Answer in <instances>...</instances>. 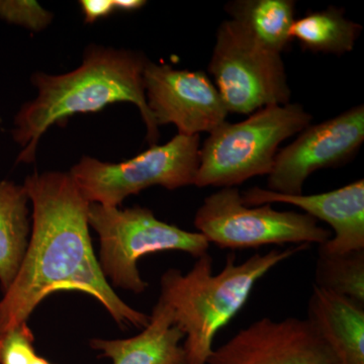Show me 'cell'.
<instances>
[{
	"mask_svg": "<svg viewBox=\"0 0 364 364\" xmlns=\"http://www.w3.org/2000/svg\"><path fill=\"white\" fill-rule=\"evenodd\" d=\"M33 230L18 274L0 301V334L26 322L50 294L80 291L105 306L122 328H144L150 316L117 296L100 269L90 236V203L70 174L44 172L23 183Z\"/></svg>",
	"mask_w": 364,
	"mask_h": 364,
	"instance_id": "1",
	"label": "cell"
},
{
	"mask_svg": "<svg viewBox=\"0 0 364 364\" xmlns=\"http://www.w3.org/2000/svg\"><path fill=\"white\" fill-rule=\"evenodd\" d=\"M148 60L141 53L91 46L75 70L61 75L38 72L35 100L26 102L14 119L13 136L23 148L18 162L35 161L41 138L53 124H66L76 114L102 111L117 102H130L140 112L147 141L156 145L159 127L148 107L144 69Z\"/></svg>",
	"mask_w": 364,
	"mask_h": 364,
	"instance_id": "2",
	"label": "cell"
},
{
	"mask_svg": "<svg viewBox=\"0 0 364 364\" xmlns=\"http://www.w3.org/2000/svg\"><path fill=\"white\" fill-rule=\"evenodd\" d=\"M310 245L272 249L236 264L229 254L224 268L214 274L210 254L200 256L186 274L178 269L163 273L160 301L168 306L174 324L183 332L186 364H207L218 332L240 312L253 287L273 267Z\"/></svg>",
	"mask_w": 364,
	"mask_h": 364,
	"instance_id": "3",
	"label": "cell"
},
{
	"mask_svg": "<svg viewBox=\"0 0 364 364\" xmlns=\"http://www.w3.org/2000/svg\"><path fill=\"white\" fill-rule=\"evenodd\" d=\"M312 114L299 104L270 105L240 123H224L200 149L198 188H235L272 171L280 144L310 126Z\"/></svg>",
	"mask_w": 364,
	"mask_h": 364,
	"instance_id": "4",
	"label": "cell"
},
{
	"mask_svg": "<svg viewBox=\"0 0 364 364\" xmlns=\"http://www.w3.org/2000/svg\"><path fill=\"white\" fill-rule=\"evenodd\" d=\"M88 224L100 237V269L114 286L141 294L148 284L136 264L149 254L181 251L200 258L210 244L198 232H188L160 221L152 210L143 207L119 210L90 203Z\"/></svg>",
	"mask_w": 364,
	"mask_h": 364,
	"instance_id": "5",
	"label": "cell"
},
{
	"mask_svg": "<svg viewBox=\"0 0 364 364\" xmlns=\"http://www.w3.org/2000/svg\"><path fill=\"white\" fill-rule=\"evenodd\" d=\"M200 136L176 135L124 162L82 157L70 176L90 203L116 207L128 196L159 186L174 191L195 186L200 166Z\"/></svg>",
	"mask_w": 364,
	"mask_h": 364,
	"instance_id": "6",
	"label": "cell"
},
{
	"mask_svg": "<svg viewBox=\"0 0 364 364\" xmlns=\"http://www.w3.org/2000/svg\"><path fill=\"white\" fill-rule=\"evenodd\" d=\"M195 226L208 243L231 250L284 244L321 245L333 235L306 213L279 212L272 205H244L236 188H223L207 196L196 212Z\"/></svg>",
	"mask_w": 364,
	"mask_h": 364,
	"instance_id": "7",
	"label": "cell"
},
{
	"mask_svg": "<svg viewBox=\"0 0 364 364\" xmlns=\"http://www.w3.org/2000/svg\"><path fill=\"white\" fill-rule=\"evenodd\" d=\"M208 70L228 112L251 114L291 102L282 55L258 44L236 21L218 28Z\"/></svg>",
	"mask_w": 364,
	"mask_h": 364,
	"instance_id": "8",
	"label": "cell"
},
{
	"mask_svg": "<svg viewBox=\"0 0 364 364\" xmlns=\"http://www.w3.org/2000/svg\"><path fill=\"white\" fill-rule=\"evenodd\" d=\"M363 141V105L323 123L310 124L294 142L277 152L268 174V191L282 195H301L311 174L348 162Z\"/></svg>",
	"mask_w": 364,
	"mask_h": 364,
	"instance_id": "9",
	"label": "cell"
},
{
	"mask_svg": "<svg viewBox=\"0 0 364 364\" xmlns=\"http://www.w3.org/2000/svg\"><path fill=\"white\" fill-rule=\"evenodd\" d=\"M144 86L148 107L158 127L172 124L181 135L200 136L226 123L229 112L205 72L179 70L148 60Z\"/></svg>",
	"mask_w": 364,
	"mask_h": 364,
	"instance_id": "10",
	"label": "cell"
},
{
	"mask_svg": "<svg viewBox=\"0 0 364 364\" xmlns=\"http://www.w3.org/2000/svg\"><path fill=\"white\" fill-rule=\"evenodd\" d=\"M207 364H334L306 318H261L213 350Z\"/></svg>",
	"mask_w": 364,
	"mask_h": 364,
	"instance_id": "11",
	"label": "cell"
},
{
	"mask_svg": "<svg viewBox=\"0 0 364 364\" xmlns=\"http://www.w3.org/2000/svg\"><path fill=\"white\" fill-rule=\"evenodd\" d=\"M241 196L242 202L249 207L287 203L301 208L317 221L327 223L334 237L318 245L327 252L343 254L364 250L363 179L318 195H282L254 186Z\"/></svg>",
	"mask_w": 364,
	"mask_h": 364,
	"instance_id": "12",
	"label": "cell"
},
{
	"mask_svg": "<svg viewBox=\"0 0 364 364\" xmlns=\"http://www.w3.org/2000/svg\"><path fill=\"white\" fill-rule=\"evenodd\" d=\"M306 320L334 364H364V306L314 286Z\"/></svg>",
	"mask_w": 364,
	"mask_h": 364,
	"instance_id": "13",
	"label": "cell"
},
{
	"mask_svg": "<svg viewBox=\"0 0 364 364\" xmlns=\"http://www.w3.org/2000/svg\"><path fill=\"white\" fill-rule=\"evenodd\" d=\"M183 332L174 324L169 306L158 299L148 325L129 339H92L91 348L102 352V358L114 364H186L181 344Z\"/></svg>",
	"mask_w": 364,
	"mask_h": 364,
	"instance_id": "14",
	"label": "cell"
},
{
	"mask_svg": "<svg viewBox=\"0 0 364 364\" xmlns=\"http://www.w3.org/2000/svg\"><path fill=\"white\" fill-rule=\"evenodd\" d=\"M28 202L23 186L0 181V287L4 294L16 279L30 241Z\"/></svg>",
	"mask_w": 364,
	"mask_h": 364,
	"instance_id": "15",
	"label": "cell"
},
{
	"mask_svg": "<svg viewBox=\"0 0 364 364\" xmlns=\"http://www.w3.org/2000/svg\"><path fill=\"white\" fill-rule=\"evenodd\" d=\"M225 9L230 20L239 23L258 44L282 53L291 44V30L296 21L293 0H236Z\"/></svg>",
	"mask_w": 364,
	"mask_h": 364,
	"instance_id": "16",
	"label": "cell"
},
{
	"mask_svg": "<svg viewBox=\"0 0 364 364\" xmlns=\"http://www.w3.org/2000/svg\"><path fill=\"white\" fill-rule=\"evenodd\" d=\"M361 31L363 26L345 18L342 9L329 7L296 18L291 36L306 51L343 55L354 49Z\"/></svg>",
	"mask_w": 364,
	"mask_h": 364,
	"instance_id": "17",
	"label": "cell"
},
{
	"mask_svg": "<svg viewBox=\"0 0 364 364\" xmlns=\"http://www.w3.org/2000/svg\"><path fill=\"white\" fill-rule=\"evenodd\" d=\"M315 287L364 306V250L334 254L318 247Z\"/></svg>",
	"mask_w": 364,
	"mask_h": 364,
	"instance_id": "18",
	"label": "cell"
},
{
	"mask_svg": "<svg viewBox=\"0 0 364 364\" xmlns=\"http://www.w3.org/2000/svg\"><path fill=\"white\" fill-rule=\"evenodd\" d=\"M0 18L40 32L52 23L53 14L33 0H0Z\"/></svg>",
	"mask_w": 364,
	"mask_h": 364,
	"instance_id": "19",
	"label": "cell"
},
{
	"mask_svg": "<svg viewBox=\"0 0 364 364\" xmlns=\"http://www.w3.org/2000/svg\"><path fill=\"white\" fill-rule=\"evenodd\" d=\"M35 336L28 323L0 334V364H32L36 354Z\"/></svg>",
	"mask_w": 364,
	"mask_h": 364,
	"instance_id": "20",
	"label": "cell"
},
{
	"mask_svg": "<svg viewBox=\"0 0 364 364\" xmlns=\"http://www.w3.org/2000/svg\"><path fill=\"white\" fill-rule=\"evenodd\" d=\"M81 9L86 23H92L114 11V0H82Z\"/></svg>",
	"mask_w": 364,
	"mask_h": 364,
	"instance_id": "21",
	"label": "cell"
},
{
	"mask_svg": "<svg viewBox=\"0 0 364 364\" xmlns=\"http://www.w3.org/2000/svg\"><path fill=\"white\" fill-rule=\"evenodd\" d=\"M146 4L147 2L143 0H114V11H126V13L138 11Z\"/></svg>",
	"mask_w": 364,
	"mask_h": 364,
	"instance_id": "22",
	"label": "cell"
},
{
	"mask_svg": "<svg viewBox=\"0 0 364 364\" xmlns=\"http://www.w3.org/2000/svg\"><path fill=\"white\" fill-rule=\"evenodd\" d=\"M32 364H53V363H49V361H48L47 359H45L44 358H41V356L36 355L35 358H33Z\"/></svg>",
	"mask_w": 364,
	"mask_h": 364,
	"instance_id": "23",
	"label": "cell"
}]
</instances>
